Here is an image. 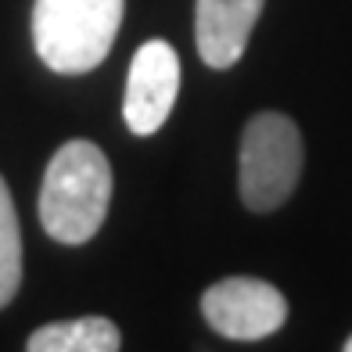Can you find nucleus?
Listing matches in <instances>:
<instances>
[{"instance_id":"nucleus-1","label":"nucleus","mask_w":352,"mask_h":352,"mask_svg":"<svg viewBox=\"0 0 352 352\" xmlns=\"http://www.w3.org/2000/svg\"><path fill=\"white\" fill-rule=\"evenodd\" d=\"M111 166L94 140H69L47 162L40 184V223L58 245H87L108 219Z\"/></svg>"},{"instance_id":"nucleus-2","label":"nucleus","mask_w":352,"mask_h":352,"mask_svg":"<svg viewBox=\"0 0 352 352\" xmlns=\"http://www.w3.org/2000/svg\"><path fill=\"white\" fill-rule=\"evenodd\" d=\"M126 14V0H36L33 47L58 76L94 72L108 58Z\"/></svg>"},{"instance_id":"nucleus-3","label":"nucleus","mask_w":352,"mask_h":352,"mask_svg":"<svg viewBox=\"0 0 352 352\" xmlns=\"http://www.w3.org/2000/svg\"><path fill=\"white\" fill-rule=\"evenodd\" d=\"M302 133L284 111H259L241 133L237 151V195L248 212H277L302 180Z\"/></svg>"},{"instance_id":"nucleus-4","label":"nucleus","mask_w":352,"mask_h":352,"mask_svg":"<svg viewBox=\"0 0 352 352\" xmlns=\"http://www.w3.org/2000/svg\"><path fill=\"white\" fill-rule=\"evenodd\" d=\"M201 316L230 342H259L287 320V298L259 277H223L201 295Z\"/></svg>"},{"instance_id":"nucleus-5","label":"nucleus","mask_w":352,"mask_h":352,"mask_svg":"<svg viewBox=\"0 0 352 352\" xmlns=\"http://www.w3.org/2000/svg\"><path fill=\"white\" fill-rule=\"evenodd\" d=\"M176 94H180V54L166 40H148L137 47V54L126 72V98L122 119L133 137H151L173 116Z\"/></svg>"},{"instance_id":"nucleus-6","label":"nucleus","mask_w":352,"mask_h":352,"mask_svg":"<svg viewBox=\"0 0 352 352\" xmlns=\"http://www.w3.org/2000/svg\"><path fill=\"white\" fill-rule=\"evenodd\" d=\"M266 0H198L195 4V40L209 69H234L248 51L255 22Z\"/></svg>"},{"instance_id":"nucleus-7","label":"nucleus","mask_w":352,"mask_h":352,"mask_svg":"<svg viewBox=\"0 0 352 352\" xmlns=\"http://www.w3.org/2000/svg\"><path fill=\"white\" fill-rule=\"evenodd\" d=\"M122 345L119 327L108 316H76L43 324L25 338L29 352H116Z\"/></svg>"},{"instance_id":"nucleus-8","label":"nucleus","mask_w":352,"mask_h":352,"mask_svg":"<svg viewBox=\"0 0 352 352\" xmlns=\"http://www.w3.org/2000/svg\"><path fill=\"white\" fill-rule=\"evenodd\" d=\"M22 284V230L8 180L0 176V309L19 295Z\"/></svg>"},{"instance_id":"nucleus-9","label":"nucleus","mask_w":352,"mask_h":352,"mask_svg":"<svg viewBox=\"0 0 352 352\" xmlns=\"http://www.w3.org/2000/svg\"><path fill=\"white\" fill-rule=\"evenodd\" d=\"M345 352H352V334H349V338H345Z\"/></svg>"}]
</instances>
